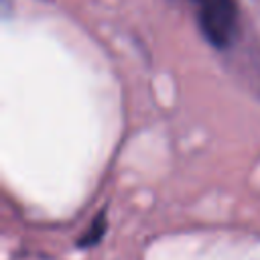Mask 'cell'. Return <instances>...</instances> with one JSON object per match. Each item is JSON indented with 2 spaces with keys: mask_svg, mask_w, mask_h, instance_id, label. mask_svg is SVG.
Instances as JSON below:
<instances>
[{
  "mask_svg": "<svg viewBox=\"0 0 260 260\" xmlns=\"http://www.w3.org/2000/svg\"><path fill=\"white\" fill-rule=\"evenodd\" d=\"M197 4V22L201 35L215 49H225L238 30L236 0H191Z\"/></svg>",
  "mask_w": 260,
  "mask_h": 260,
  "instance_id": "6da1fadb",
  "label": "cell"
},
{
  "mask_svg": "<svg viewBox=\"0 0 260 260\" xmlns=\"http://www.w3.org/2000/svg\"><path fill=\"white\" fill-rule=\"evenodd\" d=\"M104 232H106V215L100 213V215L93 217L91 225L87 228V232H83V236L79 238L77 244H79L81 248H91V246H95V244L102 240Z\"/></svg>",
  "mask_w": 260,
  "mask_h": 260,
  "instance_id": "7a4b0ae2",
  "label": "cell"
}]
</instances>
